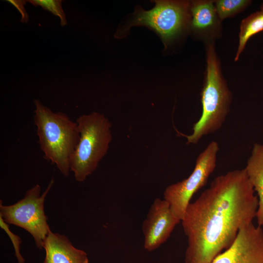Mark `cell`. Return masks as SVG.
I'll use <instances>...</instances> for the list:
<instances>
[{
    "instance_id": "6da1fadb",
    "label": "cell",
    "mask_w": 263,
    "mask_h": 263,
    "mask_svg": "<svg viewBox=\"0 0 263 263\" xmlns=\"http://www.w3.org/2000/svg\"><path fill=\"white\" fill-rule=\"evenodd\" d=\"M259 199L244 169L217 176L188 205L181 221L187 237L185 263H211L252 223Z\"/></svg>"
},
{
    "instance_id": "7a4b0ae2",
    "label": "cell",
    "mask_w": 263,
    "mask_h": 263,
    "mask_svg": "<svg viewBox=\"0 0 263 263\" xmlns=\"http://www.w3.org/2000/svg\"><path fill=\"white\" fill-rule=\"evenodd\" d=\"M206 69L201 93L202 113L190 135H185L187 144H195L204 136L219 130L230 111L232 95L223 76L215 42L204 44Z\"/></svg>"
},
{
    "instance_id": "3957f363",
    "label": "cell",
    "mask_w": 263,
    "mask_h": 263,
    "mask_svg": "<svg viewBox=\"0 0 263 263\" xmlns=\"http://www.w3.org/2000/svg\"><path fill=\"white\" fill-rule=\"evenodd\" d=\"M34 102V121L44 157L68 176L70 158L80 138L77 124L63 113H54L38 99Z\"/></svg>"
},
{
    "instance_id": "277c9868",
    "label": "cell",
    "mask_w": 263,
    "mask_h": 263,
    "mask_svg": "<svg viewBox=\"0 0 263 263\" xmlns=\"http://www.w3.org/2000/svg\"><path fill=\"white\" fill-rule=\"evenodd\" d=\"M79 142L70 161V170L78 182L84 181L96 169L112 140V124L103 114L93 112L78 117Z\"/></svg>"
},
{
    "instance_id": "5b68a950",
    "label": "cell",
    "mask_w": 263,
    "mask_h": 263,
    "mask_svg": "<svg viewBox=\"0 0 263 263\" xmlns=\"http://www.w3.org/2000/svg\"><path fill=\"white\" fill-rule=\"evenodd\" d=\"M190 1L156 0L154 7L136 9L124 30L133 26H146L157 33L167 48L185 32L189 31Z\"/></svg>"
},
{
    "instance_id": "8992f818",
    "label": "cell",
    "mask_w": 263,
    "mask_h": 263,
    "mask_svg": "<svg viewBox=\"0 0 263 263\" xmlns=\"http://www.w3.org/2000/svg\"><path fill=\"white\" fill-rule=\"evenodd\" d=\"M54 183L52 179L41 196L40 187L37 184L26 191L22 199L13 205L3 206L0 201V216L4 221L27 231L41 249L50 230L44 210V201Z\"/></svg>"
},
{
    "instance_id": "52a82bcc",
    "label": "cell",
    "mask_w": 263,
    "mask_h": 263,
    "mask_svg": "<svg viewBox=\"0 0 263 263\" xmlns=\"http://www.w3.org/2000/svg\"><path fill=\"white\" fill-rule=\"evenodd\" d=\"M219 150L218 143L211 141L198 156L190 175L183 180L168 186L164 199L169 204L174 214L181 221L193 195L207 183L214 171Z\"/></svg>"
},
{
    "instance_id": "ba28073f",
    "label": "cell",
    "mask_w": 263,
    "mask_h": 263,
    "mask_svg": "<svg viewBox=\"0 0 263 263\" xmlns=\"http://www.w3.org/2000/svg\"><path fill=\"white\" fill-rule=\"evenodd\" d=\"M181 222L165 200L156 198L142 225L145 249L151 252L159 247L169 238L175 226Z\"/></svg>"
},
{
    "instance_id": "9c48e42d",
    "label": "cell",
    "mask_w": 263,
    "mask_h": 263,
    "mask_svg": "<svg viewBox=\"0 0 263 263\" xmlns=\"http://www.w3.org/2000/svg\"><path fill=\"white\" fill-rule=\"evenodd\" d=\"M211 263H263V229L252 223L242 228L233 244Z\"/></svg>"
},
{
    "instance_id": "30bf717a",
    "label": "cell",
    "mask_w": 263,
    "mask_h": 263,
    "mask_svg": "<svg viewBox=\"0 0 263 263\" xmlns=\"http://www.w3.org/2000/svg\"><path fill=\"white\" fill-rule=\"evenodd\" d=\"M189 31L205 44L215 42L222 35V21L217 12L214 0L190 1Z\"/></svg>"
},
{
    "instance_id": "8fae6325",
    "label": "cell",
    "mask_w": 263,
    "mask_h": 263,
    "mask_svg": "<svg viewBox=\"0 0 263 263\" xmlns=\"http://www.w3.org/2000/svg\"><path fill=\"white\" fill-rule=\"evenodd\" d=\"M45 257L43 263H89L87 253L75 247L64 235L50 230L43 244Z\"/></svg>"
},
{
    "instance_id": "7c38bea8",
    "label": "cell",
    "mask_w": 263,
    "mask_h": 263,
    "mask_svg": "<svg viewBox=\"0 0 263 263\" xmlns=\"http://www.w3.org/2000/svg\"><path fill=\"white\" fill-rule=\"evenodd\" d=\"M257 193L259 206L256 218L258 225L263 226V145L255 143L244 168Z\"/></svg>"
},
{
    "instance_id": "4fadbf2b",
    "label": "cell",
    "mask_w": 263,
    "mask_h": 263,
    "mask_svg": "<svg viewBox=\"0 0 263 263\" xmlns=\"http://www.w3.org/2000/svg\"><path fill=\"white\" fill-rule=\"evenodd\" d=\"M263 31V11L253 13L243 19L240 24L239 43L234 61L238 60L251 37Z\"/></svg>"
},
{
    "instance_id": "5bb4252c",
    "label": "cell",
    "mask_w": 263,
    "mask_h": 263,
    "mask_svg": "<svg viewBox=\"0 0 263 263\" xmlns=\"http://www.w3.org/2000/svg\"><path fill=\"white\" fill-rule=\"evenodd\" d=\"M252 2L250 0H216L214 4L222 21L244 11Z\"/></svg>"
},
{
    "instance_id": "9a60e30c",
    "label": "cell",
    "mask_w": 263,
    "mask_h": 263,
    "mask_svg": "<svg viewBox=\"0 0 263 263\" xmlns=\"http://www.w3.org/2000/svg\"><path fill=\"white\" fill-rule=\"evenodd\" d=\"M29 2L35 6H40L45 10L49 11L54 15L59 18L60 24L62 26L66 25L67 23L66 16L63 11L60 0H30Z\"/></svg>"
},
{
    "instance_id": "2e32d148",
    "label": "cell",
    "mask_w": 263,
    "mask_h": 263,
    "mask_svg": "<svg viewBox=\"0 0 263 263\" xmlns=\"http://www.w3.org/2000/svg\"><path fill=\"white\" fill-rule=\"evenodd\" d=\"M0 226L5 231L11 240L15 249V255L18 259V263H24V259L22 257L19 251L20 244L21 243V239L19 236L15 235L10 230L8 223L5 222L0 216Z\"/></svg>"
},
{
    "instance_id": "e0dca14e",
    "label": "cell",
    "mask_w": 263,
    "mask_h": 263,
    "mask_svg": "<svg viewBox=\"0 0 263 263\" xmlns=\"http://www.w3.org/2000/svg\"><path fill=\"white\" fill-rule=\"evenodd\" d=\"M7 1L13 5L19 12L21 15L20 21L27 23L29 20V15L26 11L24 5L27 1L21 0H7Z\"/></svg>"
},
{
    "instance_id": "ac0fdd59",
    "label": "cell",
    "mask_w": 263,
    "mask_h": 263,
    "mask_svg": "<svg viewBox=\"0 0 263 263\" xmlns=\"http://www.w3.org/2000/svg\"><path fill=\"white\" fill-rule=\"evenodd\" d=\"M260 9L261 11H263V3L262 4V5L260 6Z\"/></svg>"
}]
</instances>
